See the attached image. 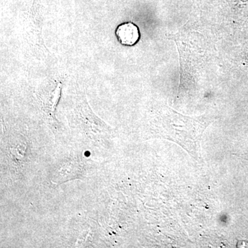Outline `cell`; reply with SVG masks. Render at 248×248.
<instances>
[{
	"label": "cell",
	"mask_w": 248,
	"mask_h": 248,
	"mask_svg": "<svg viewBox=\"0 0 248 248\" xmlns=\"http://www.w3.org/2000/svg\"><path fill=\"white\" fill-rule=\"evenodd\" d=\"M213 122L208 116L187 117L166 108L160 114L155 135L177 143L196 161L202 163L201 141L205 129Z\"/></svg>",
	"instance_id": "cell-1"
},
{
	"label": "cell",
	"mask_w": 248,
	"mask_h": 248,
	"mask_svg": "<svg viewBox=\"0 0 248 248\" xmlns=\"http://www.w3.org/2000/svg\"><path fill=\"white\" fill-rule=\"evenodd\" d=\"M76 115L80 128L91 138H108V125L101 120L90 108L86 98H80L76 107Z\"/></svg>",
	"instance_id": "cell-2"
},
{
	"label": "cell",
	"mask_w": 248,
	"mask_h": 248,
	"mask_svg": "<svg viewBox=\"0 0 248 248\" xmlns=\"http://www.w3.org/2000/svg\"><path fill=\"white\" fill-rule=\"evenodd\" d=\"M115 35L121 45L133 46L140 39V29L132 22L122 23L117 27Z\"/></svg>",
	"instance_id": "cell-4"
},
{
	"label": "cell",
	"mask_w": 248,
	"mask_h": 248,
	"mask_svg": "<svg viewBox=\"0 0 248 248\" xmlns=\"http://www.w3.org/2000/svg\"><path fill=\"white\" fill-rule=\"evenodd\" d=\"M62 84L58 80H53L47 86L45 91L40 95V100L45 112L53 116V112L57 107L61 94Z\"/></svg>",
	"instance_id": "cell-3"
}]
</instances>
